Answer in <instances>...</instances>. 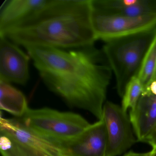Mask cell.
Listing matches in <instances>:
<instances>
[{
  "mask_svg": "<svg viewBox=\"0 0 156 156\" xmlns=\"http://www.w3.org/2000/svg\"><path fill=\"white\" fill-rule=\"evenodd\" d=\"M92 12L110 16L156 15V0H91Z\"/></svg>",
  "mask_w": 156,
  "mask_h": 156,
  "instance_id": "10",
  "label": "cell"
},
{
  "mask_svg": "<svg viewBox=\"0 0 156 156\" xmlns=\"http://www.w3.org/2000/svg\"><path fill=\"white\" fill-rule=\"evenodd\" d=\"M92 23L96 40L106 42L156 29V15L110 16L98 14L92 10Z\"/></svg>",
  "mask_w": 156,
  "mask_h": 156,
  "instance_id": "5",
  "label": "cell"
},
{
  "mask_svg": "<svg viewBox=\"0 0 156 156\" xmlns=\"http://www.w3.org/2000/svg\"><path fill=\"white\" fill-rule=\"evenodd\" d=\"M129 117L137 140L144 142L156 125V95L142 92Z\"/></svg>",
  "mask_w": 156,
  "mask_h": 156,
  "instance_id": "12",
  "label": "cell"
},
{
  "mask_svg": "<svg viewBox=\"0 0 156 156\" xmlns=\"http://www.w3.org/2000/svg\"><path fill=\"white\" fill-rule=\"evenodd\" d=\"M50 141L58 147L66 156H105L107 146L105 125L102 119L91 124L74 138Z\"/></svg>",
  "mask_w": 156,
  "mask_h": 156,
  "instance_id": "7",
  "label": "cell"
},
{
  "mask_svg": "<svg viewBox=\"0 0 156 156\" xmlns=\"http://www.w3.org/2000/svg\"><path fill=\"white\" fill-rule=\"evenodd\" d=\"M4 36L18 45L78 48L97 41L91 0H51L46 7Z\"/></svg>",
  "mask_w": 156,
  "mask_h": 156,
  "instance_id": "2",
  "label": "cell"
},
{
  "mask_svg": "<svg viewBox=\"0 0 156 156\" xmlns=\"http://www.w3.org/2000/svg\"><path fill=\"white\" fill-rule=\"evenodd\" d=\"M66 156V155H62V156Z\"/></svg>",
  "mask_w": 156,
  "mask_h": 156,
  "instance_id": "19",
  "label": "cell"
},
{
  "mask_svg": "<svg viewBox=\"0 0 156 156\" xmlns=\"http://www.w3.org/2000/svg\"><path fill=\"white\" fill-rule=\"evenodd\" d=\"M0 150L2 156H47L3 134H1Z\"/></svg>",
  "mask_w": 156,
  "mask_h": 156,
  "instance_id": "14",
  "label": "cell"
},
{
  "mask_svg": "<svg viewBox=\"0 0 156 156\" xmlns=\"http://www.w3.org/2000/svg\"><path fill=\"white\" fill-rule=\"evenodd\" d=\"M30 59L19 45L0 35V81L26 84L30 79Z\"/></svg>",
  "mask_w": 156,
  "mask_h": 156,
  "instance_id": "8",
  "label": "cell"
},
{
  "mask_svg": "<svg viewBox=\"0 0 156 156\" xmlns=\"http://www.w3.org/2000/svg\"><path fill=\"white\" fill-rule=\"evenodd\" d=\"M0 131L1 134L8 135L21 144L46 156L64 155L63 151L56 145L31 131L18 119H6L1 116Z\"/></svg>",
  "mask_w": 156,
  "mask_h": 156,
  "instance_id": "9",
  "label": "cell"
},
{
  "mask_svg": "<svg viewBox=\"0 0 156 156\" xmlns=\"http://www.w3.org/2000/svg\"><path fill=\"white\" fill-rule=\"evenodd\" d=\"M0 108L20 118L29 108L23 93L10 83L0 81Z\"/></svg>",
  "mask_w": 156,
  "mask_h": 156,
  "instance_id": "13",
  "label": "cell"
},
{
  "mask_svg": "<svg viewBox=\"0 0 156 156\" xmlns=\"http://www.w3.org/2000/svg\"><path fill=\"white\" fill-rule=\"evenodd\" d=\"M51 0H7L0 12V34L19 25L46 7Z\"/></svg>",
  "mask_w": 156,
  "mask_h": 156,
  "instance_id": "11",
  "label": "cell"
},
{
  "mask_svg": "<svg viewBox=\"0 0 156 156\" xmlns=\"http://www.w3.org/2000/svg\"><path fill=\"white\" fill-rule=\"evenodd\" d=\"M156 156V153H155V155H154V156Z\"/></svg>",
  "mask_w": 156,
  "mask_h": 156,
  "instance_id": "20",
  "label": "cell"
},
{
  "mask_svg": "<svg viewBox=\"0 0 156 156\" xmlns=\"http://www.w3.org/2000/svg\"><path fill=\"white\" fill-rule=\"evenodd\" d=\"M18 119L31 131L50 141L74 138L91 125L79 114L48 108H29L23 116Z\"/></svg>",
  "mask_w": 156,
  "mask_h": 156,
  "instance_id": "4",
  "label": "cell"
},
{
  "mask_svg": "<svg viewBox=\"0 0 156 156\" xmlns=\"http://www.w3.org/2000/svg\"><path fill=\"white\" fill-rule=\"evenodd\" d=\"M102 119L105 125L107 136L105 156H119L136 142L137 140L135 137L129 115L121 106L106 101Z\"/></svg>",
  "mask_w": 156,
  "mask_h": 156,
  "instance_id": "6",
  "label": "cell"
},
{
  "mask_svg": "<svg viewBox=\"0 0 156 156\" xmlns=\"http://www.w3.org/2000/svg\"><path fill=\"white\" fill-rule=\"evenodd\" d=\"M156 68V34L143 59L137 77L143 90L146 89L153 79Z\"/></svg>",
  "mask_w": 156,
  "mask_h": 156,
  "instance_id": "15",
  "label": "cell"
},
{
  "mask_svg": "<svg viewBox=\"0 0 156 156\" xmlns=\"http://www.w3.org/2000/svg\"><path fill=\"white\" fill-rule=\"evenodd\" d=\"M143 91V87L137 76H134L126 87L122 97L121 107L125 112L133 110Z\"/></svg>",
  "mask_w": 156,
  "mask_h": 156,
  "instance_id": "16",
  "label": "cell"
},
{
  "mask_svg": "<svg viewBox=\"0 0 156 156\" xmlns=\"http://www.w3.org/2000/svg\"><path fill=\"white\" fill-rule=\"evenodd\" d=\"M156 153V149H152L150 151L143 153L130 151L126 153L123 156H153Z\"/></svg>",
  "mask_w": 156,
  "mask_h": 156,
  "instance_id": "18",
  "label": "cell"
},
{
  "mask_svg": "<svg viewBox=\"0 0 156 156\" xmlns=\"http://www.w3.org/2000/svg\"><path fill=\"white\" fill-rule=\"evenodd\" d=\"M144 142L149 144L152 147V149H156V125Z\"/></svg>",
  "mask_w": 156,
  "mask_h": 156,
  "instance_id": "17",
  "label": "cell"
},
{
  "mask_svg": "<svg viewBox=\"0 0 156 156\" xmlns=\"http://www.w3.org/2000/svg\"><path fill=\"white\" fill-rule=\"evenodd\" d=\"M156 34V28L105 42L102 51L115 76L117 90L121 98L129 81L137 76Z\"/></svg>",
  "mask_w": 156,
  "mask_h": 156,
  "instance_id": "3",
  "label": "cell"
},
{
  "mask_svg": "<svg viewBox=\"0 0 156 156\" xmlns=\"http://www.w3.org/2000/svg\"><path fill=\"white\" fill-rule=\"evenodd\" d=\"M48 89L70 106L88 111L98 120L112 72L94 44L65 51L51 46H24Z\"/></svg>",
  "mask_w": 156,
  "mask_h": 156,
  "instance_id": "1",
  "label": "cell"
}]
</instances>
